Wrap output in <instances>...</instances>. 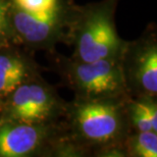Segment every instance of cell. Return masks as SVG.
I'll return each instance as SVG.
<instances>
[{"instance_id":"cell-8","label":"cell","mask_w":157,"mask_h":157,"mask_svg":"<svg viewBox=\"0 0 157 157\" xmlns=\"http://www.w3.org/2000/svg\"><path fill=\"white\" fill-rule=\"evenodd\" d=\"M32 124L44 121L52 107L50 96L39 85H29Z\"/></svg>"},{"instance_id":"cell-3","label":"cell","mask_w":157,"mask_h":157,"mask_svg":"<svg viewBox=\"0 0 157 157\" xmlns=\"http://www.w3.org/2000/svg\"><path fill=\"white\" fill-rule=\"evenodd\" d=\"M75 78L81 89L93 95L114 92L121 82V71L109 58L78 64L75 71Z\"/></svg>"},{"instance_id":"cell-6","label":"cell","mask_w":157,"mask_h":157,"mask_svg":"<svg viewBox=\"0 0 157 157\" xmlns=\"http://www.w3.org/2000/svg\"><path fill=\"white\" fill-rule=\"evenodd\" d=\"M24 76V65L18 59L0 55V94L13 92L21 85Z\"/></svg>"},{"instance_id":"cell-13","label":"cell","mask_w":157,"mask_h":157,"mask_svg":"<svg viewBox=\"0 0 157 157\" xmlns=\"http://www.w3.org/2000/svg\"><path fill=\"white\" fill-rule=\"evenodd\" d=\"M141 110L146 115L150 124L152 125L153 131H157V110L156 106L153 104H148V103H137L136 104Z\"/></svg>"},{"instance_id":"cell-5","label":"cell","mask_w":157,"mask_h":157,"mask_svg":"<svg viewBox=\"0 0 157 157\" xmlns=\"http://www.w3.org/2000/svg\"><path fill=\"white\" fill-rule=\"evenodd\" d=\"M56 23V9L44 13L20 9L13 15V24L17 33L29 42H40L51 33Z\"/></svg>"},{"instance_id":"cell-14","label":"cell","mask_w":157,"mask_h":157,"mask_svg":"<svg viewBox=\"0 0 157 157\" xmlns=\"http://www.w3.org/2000/svg\"><path fill=\"white\" fill-rule=\"evenodd\" d=\"M7 3L4 0H0V40L5 33L6 28V14H7Z\"/></svg>"},{"instance_id":"cell-4","label":"cell","mask_w":157,"mask_h":157,"mask_svg":"<svg viewBox=\"0 0 157 157\" xmlns=\"http://www.w3.org/2000/svg\"><path fill=\"white\" fill-rule=\"evenodd\" d=\"M41 136L40 131L30 124L3 125L0 128V156L26 155L38 146Z\"/></svg>"},{"instance_id":"cell-10","label":"cell","mask_w":157,"mask_h":157,"mask_svg":"<svg viewBox=\"0 0 157 157\" xmlns=\"http://www.w3.org/2000/svg\"><path fill=\"white\" fill-rule=\"evenodd\" d=\"M135 152L141 157L157 156V135L156 132H140L134 144Z\"/></svg>"},{"instance_id":"cell-11","label":"cell","mask_w":157,"mask_h":157,"mask_svg":"<svg viewBox=\"0 0 157 157\" xmlns=\"http://www.w3.org/2000/svg\"><path fill=\"white\" fill-rule=\"evenodd\" d=\"M15 3L21 9L35 13L52 11L56 6V0H15Z\"/></svg>"},{"instance_id":"cell-2","label":"cell","mask_w":157,"mask_h":157,"mask_svg":"<svg viewBox=\"0 0 157 157\" xmlns=\"http://www.w3.org/2000/svg\"><path fill=\"white\" fill-rule=\"evenodd\" d=\"M76 121L85 137L98 142L111 140L119 127L117 109L106 103H86L80 106Z\"/></svg>"},{"instance_id":"cell-1","label":"cell","mask_w":157,"mask_h":157,"mask_svg":"<svg viewBox=\"0 0 157 157\" xmlns=\"http://www.w3.org/2000/svg\"><path fill=\"white\" fill-rule=\"evenodd\" d=\"M119 41L109 18L96 15L88 21L78 42V54L82 62L109 58L117 51Z\"/></svg>"},{"instance_id":"cell-9","label":"cell","mask_w":157,"mask_h":157,"mask_svg":"<svg viewBox=\"0 0 157 157\" xmlns=\"http://www.w3.org/2000/svg\"><path fill=\"white\" fill-rule=\"evenodd\" d=\"M11 98V114L15 119L25 124H32L29 85H20L13 91Z\"/></svg>"},{"instance_id":"cell-7","label":"cell","mask_w":157,"mask_h":157,"mask_svg":"<svg viewBox=\"0 0 157 157\" xmlns=\"http://www.w3.org/2000/svg\"><path fill=\"white\" fill-rule=\"evenodd\" d=\"M138 77L143 89L152 95L157 92V51L150 48L141 56Z\"/></svg>"},{"instance_id":"cell-12","label":"cell","mask_w":157,"mask_h":157,"mask_svg":"<svg viewBox=\"0 0 157 157\" xmlns=\"http://www.w3.org/2000/svg\"><path fill=\"white\" fill-rule=\"evenodd\" d=\"M133 121L136 124V127L139 128L140 132H145V131H153L152 125L148 121V118L144 112L138 107L137 105H135L134 109V114H133ZM154 132V131H153Z\"/></svg>"}]
</instances>
